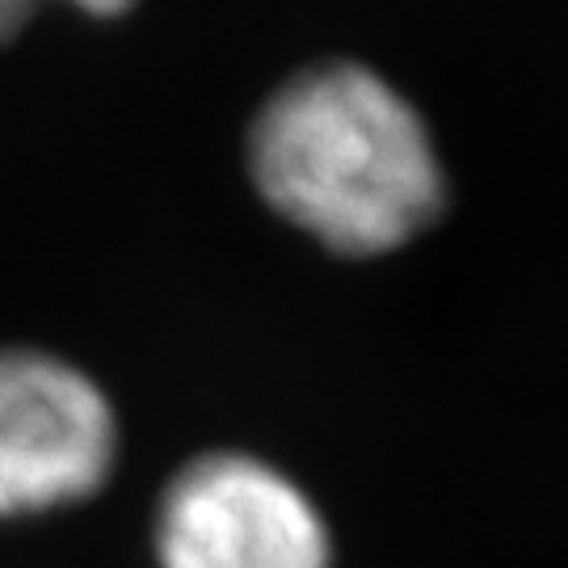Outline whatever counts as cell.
<instances>
[{
    "mask_svg": "<svg viewBox=\"0 0 568 568\" xmlns=\"http://www.w3.org/2000/svg\"><path fill=\"white\" fill-rule=\"evenodd\" d=\"M156 568H333V535L283 467L206 450L161 493Z\"/></svg>",
    "mask_w": 568,
    "mask_h": 568,
    "instance_id": "obj_2",
    "label": "cell"
},
{
    "mask_svg": "<svg viewBox=\"0 0 568 568\" xmlns=\"http://www.w3.org/2000/svg\"><path fill=\"white\" fill-rule=\"evenodd\" d=\"M248 173L270 211L345 257L396 253L447 206L426 119L363 63L291 77L253 119Z\"/></svg>",
    "mask_w": 568,
    "mask_h": 568,
    "instance_id": "obj_1",
    "label": "cell"
},
{
    "mask_svg": "<svg viewBox=\"0 0 568 568\" xmlns=\"http://www.w3.org/2000/svg\"><path fill=\"white\" fill-rule=\"evenodd\" d=\"M39 4L42 0H0V39H13L21 26L39 13ZM68 4H77L93 18H119L135 0H68Z\"/></svg>",
    "mask_w": 568,
    "mask_h": 568,
    "instance_id": "obj_4",
    "label": "cell"
},
{
    "mask_svg": "<svg viewBox=\"0 0 568 568\" xmlns=\"http://www.w3.org/2000/svg\"><path fill=\"white\" fill-rule=\"evenodd\" d=\"M119 438V413L93 375L47 349H0V518H34L102 493Z\"/></svg>",
    "mask_w": 568,
    "mask_h": 568,
    "instance_id": "obj_3",
    "label": "cell"
}]
</instances>
